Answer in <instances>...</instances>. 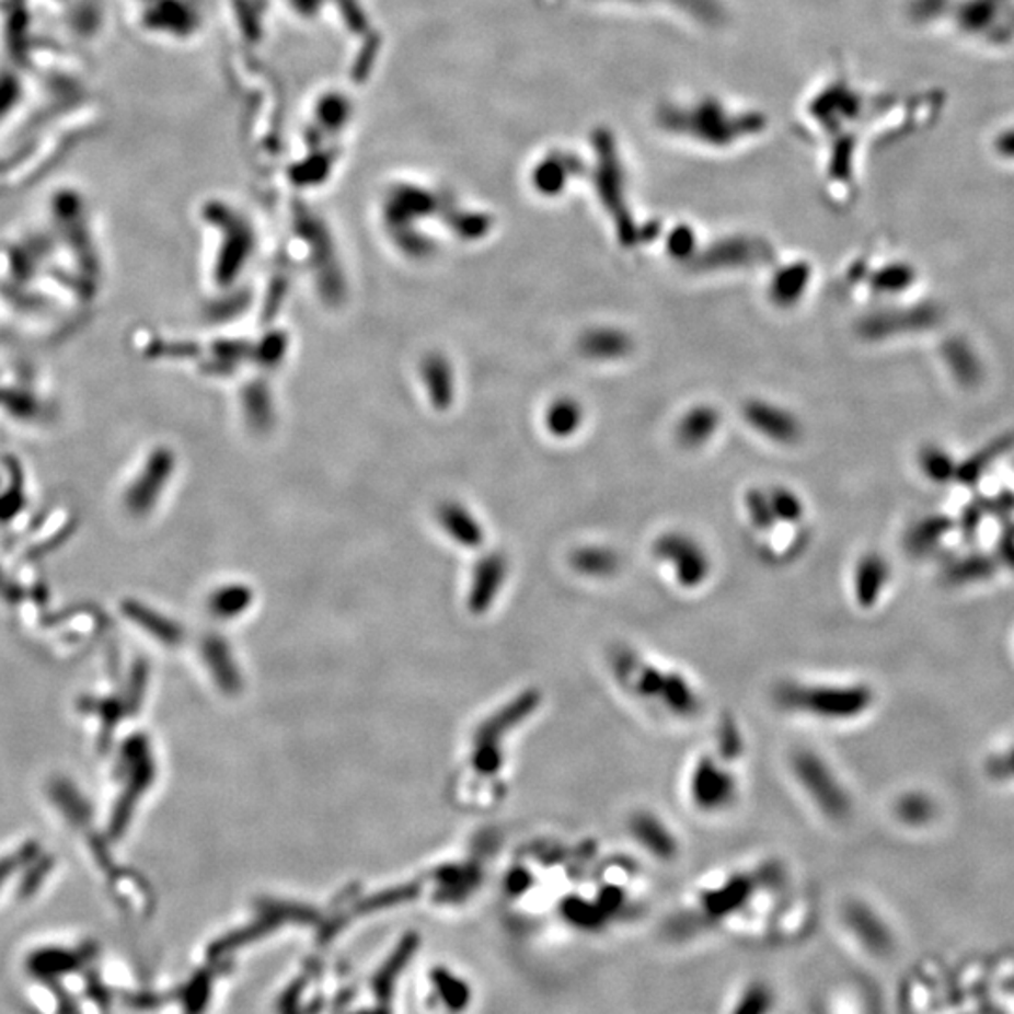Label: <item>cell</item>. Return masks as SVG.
<instances>
[{"label":"cell","mask_w":1014,"mask_h":1014,"mask_svg":"<svg viewBox=\"0 0 1014 1014\" xmlns=\"http://www.w3.org/2000/svg\"><path fill=\"white\" fill-rule=\"evenodd\" d=\"M611 669L614 679L633 698L666 712L672 718H693L701 711V695L692 680L680 671L658 666L637 650H614Z\"/></svg>","instance_id":"1"},{"label":"cell","mask_w":1014,"mask_h":1014,"mask_svg":"<svg viewBox=\"0 0 1014 1014\" xmlns=\"http://www.w3.org/2000/svg\"><path fill=\"white\" fill-rule=\"evenodd\" d=\"M774 699L782 711L823 724L855 722L876 705L868 684L838 680H787L777 685Z\"/></svg>","instance_id":"2"},{"label":"cell","mask_w":1014,"mask_h":1014,"mask_svg":"<svg viewBox=\"0 0 1014 1014\" xmlns=\"http://www.w3.org/2000/svg\"><path fill=\"white\" fill-rule=\"evenodd\" d=\"M790 767L798 787L825 819L842 823L853 814L850 790L819 751L800 748L791 756Z\"/></svg>","instance_id":"3"},{"label":"cell","mask_w":1014,"mask_h":1014,"mask_svg":"<svg viewBox=\"0 0 1014 1014\" xmlns=\"http://www.w3.org/2000/svg\"><path fill=\"white\" fill-rule=\"evenodd\" d=\"M654 554L671 569L680 588L695 590L711 577L712 562L705 548L682 532H669L656 541Z\"/></svg>","instance_id":"4"},{"label":"cell","mask_w":1014,"mask_h":1014,"mask_svg":"<svg viewBox=\"0 0 1014 1014\" xmlns=\"http://www.w3.org/2000/svg\"><path fill=\"white\" fill-rule=\"evenodd\" d=\"M688 797L703 814H722L729 810L738 798V780L727 764L703 756L693 764L688 777Z\"/></svg>","instance_id":"5"},{"label":"cell","mask_w":1014,"mask_h":1014,"mask_svg":"<svg viewBox=\"0 0 1014 1014\" xmlns=\"http://www.w3.org/2000/svg\"><path fill=\"white\" fill-rule=\"evenodd\" d=\"M630 834L654 859L672 861L679 855V838L654 811L643 810L633 814L630 819Z\"/></svg>","instance_id":"6"},{"label":"cell","mask_w":1014,"mask_h":1014,"mask_svg":"<svg viewBox=\"0 0 1014 1014\" xmlns=\"http://www.w3.org/2000/svg\"><path fill=\"white\" fill-rule=\"evenodd\" d=\"M746 419L771 440L790 443L798 438V423L793 419V415L776 408L774 404L751 402L746 408Z\"/></svg>","instance_id":"7"},{"label":"cell","mask_w":1014,"mask_h":1014,"mask_svg":"<svg viewBox=\"0 0 1014 1014\" xmlns=\"http://www.w3.org/2000/svg\"><path fill=\"white\" fill-rule=\"evenodd\" d=\"M887 583H889V567L877 554H868L866 558L859 562L855 569L853 590H855L856 603L864 609L876 606Z\"/></svg>","instance_id":"8"},{"label":"cell","mask_w":1014,"mask_h":1014,"mask_svg":"<svg viewBox=\"0 0 1014 1014\" xmlns=\"http://www.w3.org/2000/svg\"><path fill=\"white\" fill-rule=\"evenodd\" d=\"M895 814L903 825L909 827H926L934 821L937 814L934 798L922 793V791H909L903 793L895 804Z\"/></svg>","instance_id":"9"},{"label":"cell","mask_w":1014,"mask_h":1014,"mask_svg":"<svg viewBox=\"0 0 1014 1014\" xmlns=\"http://www.w3.org/2000/svg\"><path fill=\"white\" fill-rule=\"evenodd\" d=\"M583 349L590 357L614 359L627 354L630 338L624 333L614 330H596L583 338Z\"/></svg>","instance_id":"10"},{"label":"cell","mask_w":1014,"mask_h":1014,"mask_svg":"<svg viewBox=\"0 0 1014 1014\" xmlns=\"http://www.w3.org/2000/svg\"><path fill=\"white\" fill-rule=\"evenodd\" d=\"M718 427V415L711 408H698L688 412L679 427L680 440L685 446H699L711 438Z\"/></svg>","instance_id":"11"},{"label":"cell","mask_w":1014,"mask_h":1014,"mask_svg":"<svg viewBox=\"0 0 1014 1014\" xmlns=\"http://www.w3.org/2000/svg\"><path fill=\"white\" fill-rule=\"evenodd\" d=\"M619 554L607 548L583 549L577 554V567L580 572L598 579L613 577L619 572Z\"/></svg>","instance_id":"12"},{"label":"cell","mask_w":1014,"mask_h":1014,"mask_svg":"<svg viewBox=\"0 0 1014 1014\" xmlns=\"http://www.w3.org/2000/svg\"><path fill=\"white\" fill-rule=\"evenodd\" d=\"M808 283V270L798 265L787 267L777 275L776 280L772 284V291L780 303H787L791 299L800 296L804 286Z\"/></svg>","instance_id":"13"},{"label":"cell","mask_w":1014,"mask_h":1014,"mask_svg":"<svg viewBox=\"0 0 1014 1014\" xmlns=\"http://www.w3.org/2000/svg\"><path fill=\"white\" fill-rule=\"evenodd\" d=\"M579 423L580 408L575 402H558V404L551 410V414H549V425H551L554 433H558V435L574 433L575 428L579 427Z\"/></svg>","instance_id":"14"},{"label":"cell","mask_w":1014,"mask_h":1014,"mask_svg":"<svg viewBox=\"0 0 1014 1014\" xmlns=\"http://www.w3.org/2000/svg\"><path fill=\"white\" fill-rule=\"evenodd\" d=\"M769 500H771L774 517H782L785 521H798L803 517V506H800L797 496L787 493L784 488L772 493Z\"/></svg>","instance_id":"15"},{"label":"cell","mask_w":1014,"mask_h":1014,"mask_svg":"<svg viewBox=\"0 0 1014 1014\" xmlns=\"http://www.w3.org/2000/svg\"><path fill=\"white\" fill-rule=\"evenodd\" d=\"M990 771L1001 780H1014V745L992 761Z\"/></svg>","instance_id":"16"}]
</instances>
